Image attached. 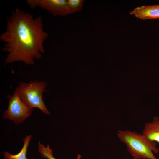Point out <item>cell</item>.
I'll return each mask as SVG.
<instances>
[{
    "mask_svg": "<svg viewBox=\"0 0 159 159\" xmlns=\"http://www.w3.org/2000/svg\"><path fill=\"white\" fill-rule=\"evenodd\" d=\"M48 36L44 30L41 16L34 18L16 8L7 18L6 30L0 36L4 44L2 51L8 53L5 64L19 62L33 64L34 59H41L45 52L44 43Z\"/></svg>",
    "mask_w": 159,
    "mask_h": 159,
    "instance_id": "obj_1",
    "label": "cell"
},
{
    "mask_svg": "<svg viewBox=\"0 0 159 159\" xmlns=\"http://www.w3.org/2000/svg\"><path fill=\"white\" fill-rule=\"evenodd\" d=\"M117 135L120 140L125 144L129 153L135 158L157 159L153 154L159 153L155 142L149 140L142 134L120 130Z\"/></svg>",
    "mask_w": 159,
    "mask_h": 159,
    "instance_id": "obj_2",
    "label": "cell"
},
{
    "mask_svg": "<svg viewBox=\"0 0 159 159\" xmlns=\"http://www.w3.org/2000/svg\"><path fill=\"white\" fill-rule=\"evenodd\" d=\"M47 84L44 81H31L20 82L15 90L23 101L28 106L40 109L45 114L50 115L42 99L43 93L46 91Z\"/></svg>",
    "mask_w": 159,
    "mask_h": 159,
    "instance_id": "obj_3",
    "label": "cell"
},
{
    "mask_svg": "<svg viewBox=\"0 0 159 159\" xmlns=\"http://www.w3.org/2000/svg\"><path fill=\"white\" fill-rule=\"evenodd\" d=\"M9 101L8 108L3 113L2 117L18 125L23 122L32 114L33 108L26 105L15 90L12 95L7 96Z\"/></svg>",
    "mask_w": 159,
    "mask_h": 159,
    "instance_id": "obj_4",
    "label": "cell"
},
{
    "mask_svg": "<svg viewBox=\"0 0 159 159\" xmlns=\"http://www.w3.org/2000/svg\"><path fill=\"white\" fill-rule=\"evenodd\" d=\"M26 2L32 9L39 7L48 11L54 16L70 14L67 0H27Z\"/></svg>",
    "mask_w": 159,
    "mask_h": 159,
    "instance_id": "obj_5",
    "label": "cell"
},
{
    "mask_svg": "<svg viewBox=\"0 0 159 159\" xmlns=\"http://www.w3.org/2000/svg\"><path fill=\"white\" fill-rule=\"evenodd\" d=\"M129 14L143 20L159 19V4L138 6L134 8Z\"/></svg>",
    "mask_w": 159,
    "mask_h": 159,
    "instance_id": "obj_6",
    "label": "cell"
},
{
    "mask_svg": "<svg viewBox=\"0 0 159 159\" xmlns=\"http://www.w3.org/2000/svg\"><path fill=\"white\" fill-rule=\"evenodd\" d=\"M142 134L149 140L159 143V117H155L152 122L146 123Z\"/></svg>",
    "mask_w": 159,
    "mask_h": 159,
    "instance_id": "obj_7",
    "label": "cell"
},
{
    "mask_svg": "<svg viewBox=\"0 0 159 159\" xmlns=\"http://www.w3.org/2000/svg\"><path fill=\"white\" fill-rule=\"evenodd\" d=\"M32 136L29 135L26 136L23 139L24 144L20 151L17 154L12 155L8 152H4V159H28L26 157L28 148L31 140Z\"/></svg>",
    "mask_w": 159,
    "mask_h": 159,
    "instance_id": "obj_8",
    "label": "cell"
},
{
    "mask_svg": "<svg viewBox=\"0 0 159 159\" xmlns=\"http://www.w3.org/2000/svg\"><path fill=\"white\" fill-rule=\"evenodd\" d=\"M38 151L41 155L43 158L47 159H57L53 156V150L50 148L47 145L45 147L44 145L41 144L39 141L38 143ZM81 156L80 154L77 155L76 159H81Z\"/></svg>",
    "mask_w": 159,
    "mask_h": 159,
    "instance_id": "obj_9",
    "label": "cell"
},
{
    "mask_svg": "<svg viewBox=\"0 0 159 159\" xmlns=\"http://www.w3.org/2000/svg\"><path fill=\"white\" fill-rule=\"evenodd\" d=\"M85 1L84 0H68V6L70 14L81 11Z\"/></svg>",
    "mask_w": 159,
    "mask_h": 159,
    "instance_id": "obj_10",
    "label": "cell"
}]
</instances>
